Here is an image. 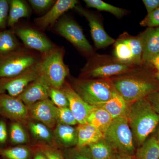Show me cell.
I'll return each instance as SVG.
<instances>
[{
  "instance_id": "cell-43",
  "label": "cell",
  "mask_w": 159,
  "mask_h": 159,
  "mask_svg": "<svg viewBox=\"0 0 159 159\" xmlns=\"http://www.w3.org/2000/svg\"><path fill=\"white\" fill-rule=\"evenodd\" d=\"M150 63L152 64L157 71H159V53L152 58Z\"/></svg>"
},
{
  "instance_id": "cell-13",
  "label": "cell",
  "mask_w": 159,
  "mask_h": 159,
  "mask_svg": "<svg viewBox=\"0 0 159 159\" xmlns=\"http://www.w3.org/2000/svg\"><path fill=\"white\" fill-rule=\"evenodd\" d=\"M68 99L69 107L79 124L87 123L89 114L95 106L84 101L74 89L68 86L61 89Z\"/></svg>"
},
{
  "instance_id": "cell-25",
  "label": "cell",
  "mask_w": 159,
  "mask_h": 159,
  "mask_svg": "<svg viewBox=\"0 0 159 159\" xmlns=\"http://www.w3.org/2000/svg\"><path fill=\"white\" fill-rule=\"evenodd\" d=\"M8 25L12 27L20 19L28 17L29 15V9L28 6L22 1L20 0H11L10 1Z\"/></svg>"
},
{
  "instance_id": "cell-33",
  "label": "cell",
  "mask_w": 159,
  "mask_h": 159,
  "mask_svg": "<svg viewBox=\"0 0 159 159\" xmlns=\"http://www.w3.org/2000/svg\"><path fill=\"white\" fill-rule=\"evenodd\" d=\"M125 39L131 48L134 56V63L135 64L142 63L143 48L140 37H129Z\"/></svg>"
},
{
  "instance_id": "cell-14",
  "label": "cell",
  "mask_w": 159,
  "mask_h": 159,
  "mask_svg": "<svg viewBox=\"0 0 159 159\" xmlns=\"http://www.w3.org/2000/svg\"><path fill=\"white\" fill-rule=\"evenodd\" d=\"M15 33L24 44L30 48L44 53H48L53 49V46L48 40L33 29H18Z\"/></svg>"
},
{
  "instance_id": "cell-23",
  "label": "cell",
  "mask_w": 159,
  "mask_h": 159,
  "mask_svg": "<svg viewBox=\"0 0 159 159\" xmlns=\"http://www.w3.org/2000/svg\"><path fill=\"white\" fill-rule=\"evenodd\" d=\"M88 147L93 159H115L118 153L103 139Z\"/></svg>"
},
{
  "instance_id": "cell-24",
  "label": "cell",
  "mask_w": 159,
  "mask_h": 159,
  "mask_svg": "<svg viewBox=\"0 0 159 159\" xmlns=\"http://www.w3.org/2000/svg\"><path fill=\"white\" fill-rule=\"evenodd\" d=\"M135 159H159V145L157 138L146 140L137 149Z\"/></svg>"
},
{
  "instance_id": "cell-18",
  "label": "cell",
  "mask_w": 159,
  "mask_h": 159,
  "mask_svg": "<svg viewBox=\"0 0 159 159\" xmlns=\"http://www.w3.org/2000/svg\"><path fill=\"white\" fill-rule=\"evenodd\" d=\"M77 131V147H88L103 139V134L93 125L87 123L79 124Z\"/></svg>"
},
{
  "instance_id": "cell-41",
  "label": "cell",
  "mask_w": 159,
  "mask_h": 159,
  "mask_svg": "<svg viewBox=\"0 0 159 159\" xmlns=\"http://www.w3.org/2000/svg\"><path fill=\"white\" fill-rule=\"evenodd\" d=\"M8 139L7 126L5 121L0 120V144L6 143Z\"/></svg>"
},
{
  "instance_id": "cell-12",
  "label": "cell",
  "mask_w": 159,
  "mask_h": 159,
  "mask_svg": "<svg viewBox=\"0 0 159 159\" xmlns=\"http://www.w3.org/2000/svg\"><path fill=\"white\" fill-rule=\"evenodd\" d=\"M75 9L88 21L92 38L97 48H102L114 43L115 40L106 32L101 23L93 14L81 7L76 6Z\"/></svg>"
},
{
  "instance_id": "cell-29",
  "label": "cell",
  "mask_w": 159,
  "mask_h": 159,
  "mask_svg": "<svg viewBox=\"0 0 159 159\" xmlns=\"http://www.w3.org/2000/svg\"><path fill=\"white\" fill-rule=\"evenodd\" d=\"M87 6L100 11H108L118 18L122 17L125 11L124 9L118 8L106 3L101 0H84Z\"/></svg>"
},
{
  "instance_id": "cell-16",
  "label": "cell",
  "mask_w": 159,
  "mask_h": 159,
  "mask_svg": "<svg viewBox=\"0 0 159 159\" xmlns=\"http://www.w3.org/2000/svg\"><path fill=\"white\" fill-rule=\"evenodd\" d=\"M77 0H58L44 15L36 20L37 24L42 28H46L52 25L66 11L75 8Z\"/></svg>"
},
{
  "instance_id": "cell-35",
  "label": "cell",
  "mask_w": 159,
  "mask_h": 159,
  "mask_svg": "<svg viewBox=\"0 0 159 159\" xmlns=\"http://www.w3.org/2000/svg\"><path fill=\"white\" fill-rule=\"evenodd\" d=\"M140 24L141 26L148 28L159 27V8L148 13Z\"/></svg>"
},
{
  "instance_id": "cell-1",
  "label": "cell",
  "mask_w": 159,
  "mask_h": 159,
  "mask_svg": "<svg viewBox=\"0 0 159 159\" xmlns=\"http://www.w3.org/2000/svg\"><path fill=\"white\" fill-rule=\"evenodd\" d=\"M132 132L139 146L146 141L159 123V115L146 98L132 103L127 116Z\"/></svg>"
},
{
  "instance_id": "cell-2",
  "label": "cell",
  "mask_w": 159,
  "mask_h": 159,
  "mask_svg": "<svg viewBox=\"0 0 159 159\" xmlns=\"http://www.w3.org/2000/svg\"><path fill=\"white\" fill-rule=\"evenodd\" d=\"M103 139L119 153L134 156V137L126 117L113 119L103 133Z\"/></svg>"
},
{
  "instance_id": "cell-11",
  "label": "cell",
  "mask_w": 159,
  "mask_h": 159,
  "mask_svg": "<svg viewBox=\"0 0 159 159\" xmlns=\"http://www.w3.org/2000/svg\"><path fill=\"white\" fill-rule=\"evenodd\" d=\"M51 84L43 76L39 74L38 77L17 97L27 107L39 101L49 99Z\"/></svg>"
},
{
  "instance_id": "cell-32",
  "label": "cell",
  "mask_w": 159,
  "mask_h": 159,
  "mask_svg": "<svg viewBox=\"0 0 159 159\" xmlns=\"http://www.w3.org/2000/svg\"><path fill=\"white\" fill-rule=\"evenodd\" d=\"M58 108L69 107L68 99L62 89L51 87L49 91V99Z\"/></svg>"
},
{
  "instance_id": "cell-37",
  "label": "cell",
  "mask_w": 159,
  "mask_h": 159,
  "mask_svg": "<svg viewBox=\"0 0 159 159\" xmlns=\"http://www.w3.org/2000/svg\"><path fill=\"white\" fill-rule=\"evenodd\" d=\"M9 3L6 0H0V28L6 27L8 22Z\"/></svg>"
},
{
  "instance_id": "cell-20",
  "label": "cell",
  "mask_w": 159,
  "mask_h": 159,
  "mask_svg": "<svg viewBox=\"0 0 159 159\" xmlns=\"http://www.w3.org/2000/svg\"><path fill=\"white\" fill-rule=\"evenodd\" d=\"M113 119L105 110L95 107L89 114L87 123L93 125L103 134L111 125Z\"/></svg>"
},
{
  "instance_id": "cell-3",
  "label": "cell",
  "mask_w": 159,
  "mask_h": 159,
  "mask_svg": "<svg viewBox=\"0 0 159 159\" xmlns=\"http://www.w3.org/2000/svg\"><path fill=\"white\" fill-rule=\"evenodd\" d=\"M36 66L39 74L47 79L51 87L58 89L62 87L69 72L61 51L51 52L42 61L37 63Z\"/></svg>"
},
{
  "instance_id": "cell-17",
  "label": "cell",
  "mask_w": 159,
  "mask_h": 159,
  "mask_svg": "<svg viewBox=\"0 0 159 159\" xmlns=\"http://www.w3.org/2000/svg\"><path fill=\"white\" fill-rule=\"evenodd\" d=\"M128 103L115 91L108 101L97 107L105 110L113 119H115L119 117H127L129 107Z\"/></svg>"
},
{
  "instance_id": "cell-22",
  "label": "cell",
  "mask_w": 159,
  "mask_h": 159,
  "mask_svg": "<svg viewBox=\"0 0 159 159\" xmlns=\"http://www.w3.org/2000/svg\"><path fill=\"white\" fill-rule=\"evenodd\" d=\"M29 128L32 135L35 139L53 146L54 140V133L45 124L41 122H29Z\"/></svg>"
},
{
  "instance_id": "cell-38",
  "label": "cell",
  "mask_w": 159,
  "mask_h": 159,
  "mask_svg": "<svg viewBox=\"0 0 159 159\" xmlns=\"http://www.w3.org/2000/svg\"><path fill=\"white\" fill-rule=\"evenodd\" d=\"M29 3L35 10L42 11L51 7L54 1L52 0H30Z\"/></svg>"
},
{
  "instance_id": "cell-34",
  "label": "cell",
  "mask_w": 159,
  "mask_h": 159,
  "mask_svg": "<svg viewBox=\"0 0 159 159\" xmlns=\"http://www.w3.org/2000/svg\"><path fill=\"white\" fill-rule=\"evenodd\" d=\"M63 153L66 159H93L87 147L68 148Z\"/></svg>"
},
{
  "instance_id": "cell-28",
  "label": "cell",
  "mask_w": 159,
  "mask_h": 159,
  "mask_svg": "<svg viewBox=\"0 0 159 159\" xmlns=\"http://www.w3.org/2000/svg\"><path fill=\"white\" fill-rule=\"evenodd\" d=\"M115 44L114 54L117 59L123 63H134L131 48L125 39L117 41Z\"/></svg>"
},
{
  "instance_id": "cell-10",
  "label": "cell",
  "mask_w": 159,
  "mask_h": 159,
  "mask_svg": "<svg viewBox=\"0 0 159 159\" xmlns=\"http://www.w3.org/2000/svg\"><path fill=\"white\" fill-rule=\"evenodd\" d=\"M29 116L51 129L57 125V107L49 99L39 101L28 106Z\"/></svg>"
},
{
  "instance_id": "cell-26",
  "label": "cell",
  "mask_w": 159,
  "mask_h": 159,
  "mask_svg": "<svg viewBox=\"0 0 159 159\" xmlns=\"http://www.w3.org/2000/svg\"><path fill=\"white\" fill-rule=\"evenodd\" d=\"M18 46L14 33L10 30L0 32V56L16 51Z\"/></svg>"
},
{
  "instance_id": "cell-45",
  "label": "cell",
  "mask_w": 159,
  "mask_h": 159,
  "mask_svg": "<svg viewBox=\"0 0 159 159\" xmlns=\"http://www.w3.org/2000/svg\"><path fill=\"white\" fill-rule=\"evenodd\" d=\"M157 141L158 143V144L159 145V128L158 129V130L157 132Z\"/></svg>"
},
{
  "instance_id": "cell-15",
  "label": "cell",
  "mask_w": 159,
  "mask_h": 159,
  "mask_svg": "<svg viewBox=\"0 0 159 159\" xmlns=\"http://www.w3.org/2000/svg\"><path fill=\"white\" fill-rule=\"evenodd\" d=\"M140 38L143 48L142 62L150 63L159 53V27L148 28Z\"/></svg>"
},
{
  "instance_id": "cell-31",
  "label": "cell",
  "mask_w": 159,
  "mask_h": 159,
  "mask_svg": "<svg viewBox=\"0 0 159 159\" xmlns=\"http://www.w3.org/2000/svg\"><path fill=\"white\" fill-rule=\"evenodd\" d=\"M57 122L59 124L74 126L78 124L74 114L69 107L58 108L56 109Z\"/></svg>"
},
{
  "instance_id": "cell-30",
  "label": "cell",
  "mask_w": 159,
  "mask_h": 159,
  "mask_svg": "<svg viewBox=\"0 0 159 159\" xmlns=\"http://www.w3.org/2000/svg\"><path fill=\"white\" fill-rule=\"evenodd\" d=\"M11 142L16 145H21L28 142V136L22 124L13 122L9 129Z\"/></svg>"
},
{
  "instance_id": "cell-36",
  "label": "cell",
  "mask_w": 159,
  "mask_h": 159,
  "mask_svg": "<svg viewBox=\"0 0 159 159\" xmlns=\"http://www.w3.org/2000/svg\"><path fill=\"white\" fill-rule=\"evenodd\" d=\"M48 159H66L63 153L53 146L49 145H42L39 147Z\"/></svg>"
},
{
  "instance_id": "cell-4",
  "label": "cell",
  "mask_w": 159,
  "mask_h": 159,
  "mask_svg": "<svg viewBox=\"0 0 159 159\" xmlns=\"http://www.w3.org/2000/svg\"><path fill=\"white\" fill-rule=\"evenodd\" d=\"M115 89L128 103L145 98L157 90L153 83L135 77H126L116 80L113 83Z\"/></svg>"
},
{
  "instance_id": "cell-27",
  "label": "cell",
  "mask_w": 159,
  "mask_h": 159,
  "mask_svg": "<svg viewBox=\"0 0 159 159\" xmlns=\"http://www.w3.org/2000/svg\"><path fill=\"white\" fill-rule=\"evenodd\" d=\"M33 155L30 149L24 146L0 148L2 159H32Z\"/></svg>"
},
{
  "instance_id": "cell-8",
  "label": "cell",
  "mask_w": 159,
  "mask_h": 159,
  "mask_svg": "<svg viewBox=\"0 0 159 159\" xmlns=\"http://www.w3.org/2000/svg\"><path fill=\"white\" fill-rule=\"evenodd\" d=\"M0 115L21 124L29 117L28 107L19 98L5 93L0 94Z\"/></svg>"
},
{
  "instance_id": "cell-39",
  "label": "cell",
  "mask_w": 159,
  "mask_h": 159,
  "mask_svg": "<svg viewBox=\"0 0 159 159\" xmlns=\"http://www.w3.org/2000/svg\"><path fill=\"white\" fill-rule=\"evenodd\" d=\"M154 110L159 115V91L156 90L151 93L146 97Z\"/></svg>"
},
{
  "instance_id": "cell-42",
  "label": "cell",
  "mask_w": 159,
  "mask_h": 159,
  "mask_svg": "<svg viewBox=\"0 0 159 159\" xmlns=\"http://www.w3.org/2000/svg\"><path fill=\"white\" fill-rule=\"evenodd\" d=\"M32 159H48L44 153L41 150H38L33 154Z\"/></svg>"
},
{
  "instance_id": "cell-7",
  "label": "cell",
  "mask_w": 159,
  "mask_h": 159,
  "mask_svg": "<svg viewBox=\"0 0 159 159\" xmlns=\"http://www.w3.org/2000/svg\"><path fill=\"white\" fill-rule=\"evenodd\" d=\"M36 64L17 77L0 78V94H7L11 97H18L39 76Z\"/></svg>"
},
{
  "instance_id": "cell-44",
  "label": "cell",
  "mask_w": 159,
  "mask_h": 159,
  "mask_svg": "<svg viewBox=\"0 0 159 159\" xmlns=\"http://www.w3.org/2000/svg\"><path fill=\"white\" fill-rule=\"evenodd\" d=\"M115 159H135V157L134 156L118 153Z\"/></svg>"
},
{
  "instance_id": "cell-19",
  "label": "cell",
  "mask_w": 159,
  "mask_h": 159,
  "mask_svg": "<svg viewBox=\"0 0 159 159\" xmlns=\"http://www.w3.org/2000/svg\"><path fill=\"white\" fill-rule=\"evenodd\" d=\"M55 142L65 148H70L77 145V128L72 125L57 123L53 132Z\"/></svg>"
},
{
  "instance_id": "cell-40",
  "label": "cell",
  "mask_w": 159,
  "mask_h": 159,
  "mask_svg": "<svg viewBox=\"0 0 159 159\" xmlns=\"http://www.w3.org/2000/svg\"><path fill=\"white\" fill-rule=\"evenodd\" d=\"M142 2L145 5L148 14L159 8V0H143Z\"/></svg>"
},
{
  "instance_id": "cell-46",
  "label": "cell",
  "mask_w": 159,
  "mask_h": 159,
  "mask_svg": "<svg viewBox=\"0 0 159 159\" xmlns=\"http://www.w3.org/2000/svg\"><path fill=\"white\" fill-rule=\"evenodd\" d=\"M156 77L158 80H159V71H157V72L156 75Z\"/></svg>"
},
{
  "instance_id": "cell-5",
  "label": "cell",
  "mask_w": 159,
  "mask_h": 159,
  "mask_svg": "<svg viewBox=\"0 0 159 159\" xmlns=\"http://www.w3.org/2000/svg\"><path fill=\"white\" fill-rule=\"evenodd\" d=\"M74 90L86 102L97 107L108 101L116 90L105 80H84L75 84Z\"/></svg>"
},
{
  "instance_id": "cell-47",
  "label": "cell",
  "mask_w": 159,
  "mask_h": 159,
  "mask_svg": "<svg viewBox=\"0 0 159 159\" xmlns=\"http://www.w3.org/2000/svg\"><path fill=\"white\" fill-rule=\"evenodd\" d=\"M0 159H2V158H1V157H0Z\"/></svg>"
},
{
  "instance_id": "cell-21",
  "label": "cell",
  "mask_w": 159,
  "mask_h": 159,
  "mask_svg": "<svg viewBox=\"0 0 159 159\" xmlns=\"http://www.w3.org/2000/svg\"><path fill=\"white\" fill-rule=\"evenodd\" d=\"M130 69L127 64L113 63L98 66L92 70L89 74L92 77L103 78L125 73Z\"/></svg>"
},
{
  "instance_id": "cell-6",
  "label": "cell",
  "mask_w": 159,
  "mask_h": 159,
  "mask_svg": "<svg viewBox=\"0 0 159 159\" xmlns=\"http://www.w3.org/2000/svg\"><path fill=\"white\" fill-rule=\"evenodd\" d=\"M37 63L35 57L20 51L0 56V78L17 77Z\"/></svg>"
},
{
  "instance_id": "cell-9",
  "label": "cell",
  "mask_w": 159,
  "mask_h": 159,
  "mask_svg": "<svg viewBox=\"0 0 159 159\" xmlns=\"http://www.w3.org/2000/svg\"><path fill=\"white\" fill-rule=\"evenodd\" d=\"M57 30L61 35L81 51L91 53L93 48L86 38L82 29L70 19H64L57 24Z\"/></svg>"
}]
</instances>
